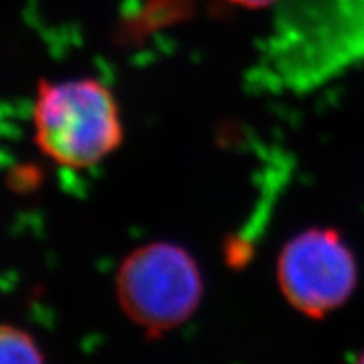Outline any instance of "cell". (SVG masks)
Wrapping results in <instances>:
<instances>
[{
    "mask_svg": "<svg viewBox=\"0 0 364 364\" xmlns=\"http://www.w3.org/2000/svg\"><path fill=\"white\" fill-rule=\"evenodd\" d=\"M33 127L41 152L71 171L98 166L124 142V120L115 95L88 76L41 81Z\"/></svg>",
    "mask_w": 364,
    "mask_h": 364,
    "instance_id": "cell-1",
    "label": "cell"
},
{
    "mask_svg": "<svg viewBox=\"0 0 364 364\" xmlns=\"http://www.w3.org/2000/svg\"><path fill=\"white\" fill-rule=\"evenodd\" d=\"M117 299L125 316L149 334H166L189 321L201 306V268L188 250L154 241L127 255L117 272Z\"/></svg>",
    "mask_w": 364,
    "mask_h": 364,
    "instance_id": "cell-2",
    "label": "cell"
},
{
    "mask_svg": "<svg viewBox=\"0 0 364 364\" xmlns=\"http://www.w3.org/2000/svg\"><path fill=\"white\" fill-rule=\"evenodd\" d=\"M275 275L287 304L318 321L353 297L359 267L356 255L338 230L309 228L284 245Z\"/></svg>",
    "mask_w": 364,
    "mask_h": 364,
    "instance_id": "cell-3",
    "label": "cell"
},
{
    "mask_svg": "<svg viewBox=\"0 0 364 364\" xmlns=\"http://www.w3.org/2000/svg\"><path fill=\"white\" fill-rule=\"evenodd\" d=\"M39 344L19 327L0 324V363H41Z\"/></svg>",
    "mask_w": 364,
    "mask_h": 364,
    "instance_id": "cell-4",
    "label": "cell"
},
{
    "mask_svg": "<svg viewBox=\"0 0 364 364\" xmlns=\"http://www.w3.org/2000/svg\"><path fill=\"white\" fill-rule=\"evenodd\" d=\"M228 2L235 4V6L238 7L248 9V11H267V9L280 7L282 12V9L287 6L289 0H228Z\"/></svg>",
    "mask_w": 364,
    "mask_h": 364,
    "instance_id": "cell-5",
    "label": "cell"
},
{
    "mask_svg": "<svg viewBox=\"0 0 364 364\" xmlns=\"http://www.w3.org/2000/svg\"><path fill=\"white\" fill-rule=\"evenodd\" d=\"M358 361H359V363H364V349H363L361 353H359V358H358Z\"/></svg>",
    "mask_w": 364,
    "mask_h": 364,
    "instance_id": "cell-6",
    "label": "cell"
}]
</instances>
